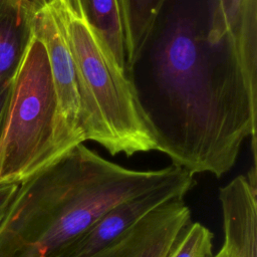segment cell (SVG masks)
Wrapping results in <instances>:
<instances>
[{"mask_svg": "<svg viewBox=\"0 0 257 257\" xmlns=\"http://www.w3.org/2000/svg\"><path fill=\"white\" fill-rule=\"evenodd\" d=\"M256 0H164L125 76L156 151L220 178L256 157Z\"/></svg>", "mask_w": 257, "mask_h": 257, "instance_id": "6da1fadb", "label": "cell"}, {"mask_svg": "<svg viewBox=\"0 0 257 257\" xmlns=\"http://www.w3.org/2000/svg\"><path fill=\"white\" fill-rule=\"evenodd\" d=\"M185 171L127 169L78 144L19 184L0 222V257H54L115 205Z\"/></svg>", "mask_w": 257, "mask_h": 257, "instance_id": "7a4b0ae2", "label": "cell"}, {"mask_svg": "<svg viewBox=\"0 0 257 257\" xmlns=\"http://www.w3.org/2000/svg\"><path fill=\"white\" fill-rule=\"evenodd\" d=\"M50 1L78 76L86 141L112 156L156 151L125 73L106 52L77 0Z\"/></svg>", "mask_w": 257, "mask_h": 257, "instance_id": "3957f363", "label": "cell"}, {"mask_svg": "<svg viewBox=\"0 0 257 257\" xmlns=\"http://www.w3.org/2000/svg\"><path fill=\"white\" fill-rule=\"evenodd\" d=\"M66 152L59 137L58 102L48 55L32 33L12 78L0 126V185L20 184Z\"/></svg>", "mask_w": 257, "mask_h": 257, "instance_id": "277c9868", "label": "cell"}, {"mask_svg": "<svg viewBox=\"0 0 257 257\" xmlns=\"http://www.w3.org/2000/svg\"><path fill=\"white\" fill-rule=\"evenodd\" d=\"M32 33L45 46L58 102L59 137L65 151L86 141L75 65L50 0H27Z\"/></svg>", "mask_w": 257, "mask_h": 257, "instance_id": "5b68a950", "label": "cell"}, {"mask_svg": "<svg viewBox=\"0 0 257 257\" xmlns=\"http://www.w3.org/2000/svg\"><path fill=\"white\" fill-rule=\"evenodd\" d=\"M184 198L156 207L90 257H173L193 223Z\"/></svg>", "mask_w": 257, "mask_h": 257, "instance_id": "8992f818", "label": "cell"}, {"mask_svg": "<svg viewBox=\"0 0 257 257\" xmlns=\"http://www.w3.org/2000/svg\"><path fill=\"white\" fill-rule=\"evenodd\" d=\"M195 184L194 175L185 171L167 183L115 205L54 257L92 256L156 207L175 197H185Z\"/></svg>", "mask_w": 257, "mask_h": 257, "instance_id": "52a82bcc", "label": "cell"}, {"mask_svg": "<svg viewBox=\"0 0 257 257\" xmlns=\"http://www.w3.org/2000/svg\"><path fill=\"white\" fill-rule=\"evenodd\" d=\"M256 183L239 175L219 189L224 243L229 257H257Z\"/></svg>", "mask_w": 257, "mask_h": 257, "instance_id": "ba28073f", "label": "cell"}, {"mask_svg": "<svg viewBox=\"0 0 257 257\" xmlns=\"http://www.w3.org/2000/svg\"><path fill=\"white\" fill-rule=\"evenodd\" d=\"M31 36L27 0H0V90L13 78Z\"/></svg>", "mask_w": 257, "mask_h": 257, "instance_id": "9c48e42d", "label": "cell"}, {"mask_svg": "<svg viewBox=\"0 0 257 257\" xmlns=\"http://www.w3.org/2000/svg\"><path fill=\"white\" fill-rule=\"evenodd\" d=\"M87 23L125 73V43L118 0H77Z\"/></svg>", "mask_w": 257, "mask_h": 257, "instance_id": "30bf717a", "label": "cell"}, {"mask_svg": "<svg viewBox=\"0 0 257 257\" xmlns=\"http://www.w3.org/2000/svg\"><path fill=\"white\" fill-rule=\"evenodd\" d=\"M164 0H118L125 43V67L135 58Z\"/></svg>", "mask_w": 257, "mask_h": 257, "instance_id": "8fae6325", "label": "cell"}, {"mask_svg": "<svg viewBox=\"0 0 257 257\" xmlns=\"http://www.w3.org/2000/svg\"><path fill=\"white\" fill-rule=\"evenodd\" d=\"M213 238L206 226L193 222L173 257H213Z\"/></svg>", "mask_w": 257, "mask_h": 257, "instance_id": "7c38bea8", "label": "cell"}, {"mask_svg": "<svg viewBox=\"0 0 257 257\" xmlns=\"http://www.w3.org/2000/svg\"><path fill=\"white\" fill-rule=\"evenodd\" d=\"M19 184L0 185V222L3 219L12 199L14 198Z\"/></svg>", "mask_w": 257, "mask_h": 257, "instance_id": "4fadbf2b", "label": "cell"}, {"mask_svg": "<svg viewBox=\"0 0 257 257\" xmlns=\"http://www.w3.org/2000/svg\"><path fill=\"white\" fill-rule=\"evenodd\" d=\"M11 82H12V79L0 90V126L5 114L8 101H9V96L11 91Z\"/></svg>", "mask_w": 257, "mask_h": 257, "instance_id": "5bb4252c", "label": "cell"}, {"mask_svg": "<svg viewBox=\"0 0 257 257\" xmlns=\"http://www.w3.org/2000/svg\"><path fill=\"white\" fill-rule=\"evenodd\" d=\"M213 257H229V256H228V253H227L226 249L222 246V248L219 250V252L216 255H214Z\"/></svg>", "mask_w": 257, "mask_h": 257, "instance_id": "9a60e30c", "label": "cell"}]
</instances>
